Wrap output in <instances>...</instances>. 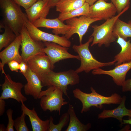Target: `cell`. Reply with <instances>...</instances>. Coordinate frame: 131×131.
<instances>
[{
	"mask_svg": "<svg viewBox=\"0 0 131 131\" xmlns=\"http://www.w3.org/2000/svg\"><path fill=\"white\" fill-rule=\"evenodd\" d=\"M20 6L13 0H0L4 24L8 27L17 36L20 35L28 20Z\"/></svg>",
	"mask_w": 131,
	"mask_h": 131,
	"instance_id": "obj_1",
	"label": "cell"
},
{
	"mask_svg": "<svg viewBox=\"0 0 131 131\" xmlns=\"http://www.w3.org/2000/svg\"><path fill=\"white\" fill-rule=\"evenodd\" d=\"M90 90L91 92L90 93L84 92L78 88L73 91L74 97L82 103L81 113L89 111L93 106L101 109L104 104H119L121 102L122 97L117 93L106 97L98 94L92 87H90Z\"/></svg>",
	"mask_w": 131,
	"mask_h": 131,
	"instance_id": "obj_2",
	"label": "cell"
},
{
	"mask_svg": "<svg viewBox=\"0 0 131 131\" xmlns=\"http://www.w3.org/2000/svg\"><path fill=\"white\" fill-rule=\"evenodd\" d=\"M39 77L43 87L54 86L59 88L69 99L70 98L67 92L68 86L75 85L80 82L78 74L73 69L58 72H55L51 70Z\"/></svg>",
	"mask_w": 131,
	"mask_h": 131,
	"instance_id": "obj_3",
	"label": "cell"
},
{
	"mask_svg": "<svg viewBox=\"0 0 131 131\" xmlns=\"http://www.w3.org/2000/svg\"><path fill=\"white\" fill-rule=\"evenodd\" d=\"M93 37H90L88 41L85 43L79 45H74L72 47L74 51L78 54L81 61L80 66L75 70L78 74L85 72L87 73L94 69L104 66H110L116 62L114 60L111 61L103 62L98 61L94 57L89 49L90 43L92 42Z\"/></svg>",
	"mask_w": 131,
	"mask_h": 131,
	"instance_id": "obj_4",
	"label": "cell"
},
{
	"mask_svg": "<svg viewBox=\"0 0 131 131\" xmlns=\"http://www.w3.org/2000/svg\"><path fill=\"white\" fill-rule=\"evenodd\" d=\"M129 8H126L117 15L106 20L100 25L92 26L93 31L90 36L93 38L91 46L98 44L99 47L103 45L108 47L112 43L116 41L117 38L113 33L114 24L117 19Z\"/></svg>",
	"mask_w": 131,
	"mask_h": 131,
	"instance_id": "obj_5",
	"label": "cell"
},
{
	"mask_svg": "<svg viewBox=\"0 0 131 131\" xmlns=\"http://www.w3.org/2000/svg\"><path fill=\"white\" fill-rule=\"evenodd\" d=\"M63 94L60 88L54 86L49 87L45 90H42L40 102L42 110L44 111L48 110L51 112L57 111L60 115L62 107L68 103L63 98Z\"/></svg>",
	"mask_w": 131,
	"mask_h": 131,
	"instance_id": "obj_6",
	"label": "cell"
},
{
	"mask_svg": "<svg viewBox=\"0 0 131 131\" xmlns=\"http://www.w3.org/2000/svg\"><path fill=\"white\" fill-rule=\"evenodd\" d=\"M22 54L21 56L23 60L27 63L28 60L34 56L42 52L45 47L44 43L42 41H34L28 33L26 26L21 31Z\"/></svg>",
	"mask_w": 131,
	"mask_h": 131,
	"instance_id": "obj_7",
	"label": "cell"
},
{
	"mask_svg": "<svg viewBox=\"0 0 131 131\" xmlns=\"http://www.w3.org/2000/svg\"><path fill=\"white\" fill-rule=\"evenodd\" d=\"M25 26L30 35L35 41L54 42L68 48L71 46V42L65 36H60L58 35L43 32L28 20L26 22Z\"/></svg>",
	"mask_w": 131,
	"mask_h": 131,
	"instance_id": "obj_8",
	"label": "cell"
},
{
	"mask_svg": "<svg viewBox=\"0 0 131 131\" xmlns=\"http://www.w3.org/2000/svg\"><path fill=\"white\" fill-rule=\"evenodd\" d=\"M101 20L99 19L92 18L90 16H85L68 19L66 21V24L72 27L65 36L69 39L73 34L76 33L79 36L80 44H81L83 37L87 32L90 25L95 22Z\"/></svg>",
	"mask_w": 131,
	"mask_h": 131,
	"instance_id": "obj_9",
	"label": "cell"
},
{
	"mask_svg": "<svg viewBox=\"0 0 131 131\" xmlns=\"http://www.w3.org/2000/svg\"><path fill=\"white\" fill-rule=\"evenodd\" d=\"M4 74V82L0 85L2 90L0 99L5 100L11 98L21 103L26 101L27 98L21 92L24 87L23 84L14 81L9 74H7L6 73Z\"/></svg>",
	"mask_w": 131,
	"mask_h": 131,
	"instance_id": "obj_10",
	"label": "cell"
},
{
	"mask_svg": "<svg viewBox=\"0 0 131 131\" xmlns=\"http://www.w3.org/2000/svg\"><path fill=\"white\" fill-rule=\"evenodd\" d=\"M45 47L42 52L48 56L50 61L51 69L54 68L55 64L59 61L65 59L73 58L80 60L78 55H74L68 52V48L63 46L57 43L51 42H43Z\"/></svg>",
	"mask_w": 131,
	"mask_h": 131,
	"instance_id": "obj_11",
	"label": "cell"
},
{
	"mask_svg": "<svg viewBox=\"0 0 131 131\" xmlns=\"http://www.w3.org/2000/svg\"><path fill=\"white\" fill-rule=\"evenodd\" d=\"M21 42V34L17 36L15 40L9 45L0 53V69L2 74H5L4 69L5 65L9 61L15 60L19 63L23 61L22 57L19 53V49Z\"/></svg>",
	"mask_w": 131,
	"mask_h": 131,
	"instance_id": "obj_12",
	"label": "cell"
},
{
	"mask_svg": "<svg viewBox=\"0 0 131 131\" xmlns=\"http://www.w3.org/2000/svg\"><path fill=\"white\" fill-rule=\"evenodd\" d=\"M131 69V61L122 63L108 70L98 68L93 70L92 73L94 75L105 74L110 76L116 85L122 86L126 80L127 73Z\"/></svg>",
	"mask_w": 131,
	"mask_h": 131,
	"instance_id": "obj_13",
	"label": "cell"
},
{
	"mask_svg": "<svg viewBox=\"0 0 131 131\" xmlns=\"http://www.w3.org/2000/svg\"><path fill=\"white\" fill-rule=\"evenodd\" d=\"M117 10L112 2L107 3L104 0H98L90 6V16L106 20L115 16Z\"/></svg>",
	"mask_w": 131,
	"mask_h": 131,
	"instance_id": "obj_14",
	"label": "cell"
},
{
	"mask_svg": "<svg viewBox=\"0 0 131 131\" xmlns=\"http://www.w3.org/2000/svg\"><path fill=\"white\" fill-rule=\"evenodd\" d=\"M27 83L24 86L25 94L32 96L34 99H40L43 87L38 76L29 67L26 73L23 74Z\"/></svg>",
	"mask_w": 131,
	"mask_h": 131,
	"instance_id": "obj_15",
	"label": "cell"
},
{
	"mask_svg": "<svg viewBox=\"0 0 131 131\" xmlns=\"http://www.w3.org/2000/svg\"><path fill=\"white\" fill-rule=\"evenodd\" d=\"M27 63L31 71L38 77L48 73L51 70L50 59L44 52L32 57L28 60Z\"/></svg>",
	"mask_w": 131,
	"mask_h": 131,
	"instance_id": "obj_16",
	"label": "cell"
},
{
	"mask_svg": "<svg viewBox=\"0 0 131 131\" xmlns=\"http://www.w3.org/2000/svg\"><path fill=\"white\" fill-rule=\"evenodd\" d=\"M33 25L37 28L44 27L53 29L54 34L65 35L72 28L70 26L65 24L58 18L54 19L41 18L35 21Z\"/></svg>",
	"mask_w": 131,
	"mask_h": 131,
	"instance_id": "obj_17",
	"label": "cell"
},
{
	"mask_svg": "<svg viewBox=\"0 0 131 131\" xmlns=\"http://www.w3.org/2000/svg\"><path fill=\"white\" fill-rule=\"evenodd\" d=\"M48 2L38 0L29 8L25 10L28 20L33 24L41 18H46L50 8Z\"/></svg>",
	"mask_w": 131,
	"mask_h": 131,
	"instance_id": "obj_18",
	"label": "cell"
},
{
	"mask_svg": "<svg viewBox=\"0 0 131 131\" xmlns=\"http://www.w3.org/2000/svg\"><path fill=\"white\" fill-rule=\"evenodd\" d=\"M126 100V96H123L122 97L121 102L117 108L111 110L104 109L98 115V119L114 118L119 120L120 123V125H122L123 117L127 116L131 117V109H128L125 106Z\"/></svg>",
	"mask_w": 131,
	"mask_h": 131,
	"instance_id": "obj_19",
	"label": "cell"
},
{
	"mask_svg": "<svg viewBox=\"0 0 131 131\" xmlns=\"http://www.w3.org/2000/svg\"><path fill=\"white\" fill-rule=\"evenodd\" d=\"M21 104V111L29 117L32 131H48L49 127V119L45 121L41 120L38 116L34 108L30 109L25 106L24 103H22Z\"/></svg>",
	"mask_w": 131,
	"mask_h": 131,
	"instance_id": "obj_20",
	"label": "cell"
},
{
	"mask_svg": "<svg viewBox=\"0 0 131 131\" xmlns=\"http://www.w3.org/2000/svg\"><path fill=\"white\" fill-rule=\"evenodd\" d=\"M117 43L121 48L120 51L114 57L115 66L122 63L131 61V41H127L119 36H117Z\"/></svg>",
	"mask_w": 131,
	"mask_h": 131,
	"instance_id": "obj_21",
	"label": "cell"
},
{
	"mask_svg": "<svg viewBox=\"0 0 131 131\" xmlns=\"http://www.w3.org/2000/svg\"><path fill=\"white\" fill-rule=\"evenodd\" d=\"M69 115L70 120L68 126L65 131H86L91 127L89 123L85 124L82 123L77 117L73 106L69 104L67 111Z\"/></svg>",
	"mask_w": 131,
	"mask_h": 131,
	"instance_id": "obj_22",
	"label": "cell"
},
{
	"mask_svg": "<svg viewBox=\"0 0 131 131\" xmlns=\"http://www.w3.org/2000/svg\"><path fill=\"white\" fill-rule=\"evenodd\" d=\"M113 33L117 38L118 36L126 40L131 38V20L126 23L118 18L114 24Z\"/></svg>",
	"mask_w": 131,
	"mask_h": 131,
	"instance_id": "obj_23",
	"label": "cell"
},
{
	"mask_svg": "<svg viewBox=\"0 0 131 131\" xmlns=\"http://www.w3.org/2000/svg\"><path fill=\"white\" fill-rule=\"evenodd\" d=\"M85 0H60L56 4V10L60 13L71 11L82 6Z\"/></svg>",
	"mask_w": 131,
	"mask_h": 131,
	"instance_id": "obj_24",
	"label": "cell"
},
{
	"mask_svg": "<svg viewBox=\"0 0 131 131\" xmlns=\"http://www.w3.org/2000/svg\"><path fill=\"white\" fill-rule=\"evenodd\" d=\"M90 7L88 3L85 2L82 6L78 8L67 12L60 13L58 18L63 22L77 16H89Z\"/></svg>",
	"mask_w": 131,
	"mask_h": 131,
	"instance_id": "obj_25",
	"label": "cell"
},
{
	"mask_svg": "<svg viewBox=\"0 0 131 131\" xmlns=\"http://www.w3.org/2000/svg\"><path fill=\"white\" fill-rule=\"evenodd\" d=\"M4 33L0 35V50L6 48L16 39L17 36L7 26L4 25Z\"/></svg>",
	"mask_w": 131,
	"mask_h": 131,
	"instance_id": "obj_26",
	"label": "cell"
},
{
	"mask_svg": "<svg viewBox=\"0 0 131 131\" xmlns=\"http://www.w3.org/2000/svg\"><path fill=\"white\" fill-rule=\"evenodd\" d=\"M70 116L67 112L63 114L61 116L58 123L55 124L53 123V118L51 116L49 119V124L48 131H61L69 122Z\"/></svg>",
	"mask_w": 131,
	"mask_h": 131,
	"instance_id": "obj_27",
	"label": "cell"
},
{
	"mask_svg": "<svg viewBox=\"0 0 131 131\" xmlns=\"http://www.w3.org/2000/svg\"><path fill=\"white\" fill-rule=\"evenodd\" d=\"M26 115L23 112L20 116L14 120V127L17 131H29L25 121Z\"/></svg>",
	"mask_w": 131,
	"mask_h": 131,
	"instance_id": "obj_28",
	"label": "cell"
},
{
	"mask_svg": "<svg viewBox=\"0 0 131 131\" xmlns=\"http://www.w3.org/2000/svg\"><path fill=\"white\" fill-rule=\"evenodd\" d=\"M106 1L110 0L114 5L118 14L128 7H130V0H104Z\"/></svg>",
	"mask_w": 131,
	"mask_h": 131,
	"instance_id": "obj_29",
	"label": "cell"
},
{
	"mask_svg": "<svg viewBox=\"0 0 131 131\" xmlns=\"http://www.w3.org/2000/svg\"><path fill=\"white\" fill-rule=\"evenodd\" d=\"M13 111L11 109H8L6 111V114L8 119V123L6 128V131H14V120L13 119L12 115Z\"/></svg>",
	"mask_w": 131,
	"mask_h": 131,
	"instance_id": "obj_30",
	"label": "cell"
},
{
	"mask_svg": "<svg viewBox=\"0 0 131 131\" xmlns=\"http://www.w3.org/2000/svg\"><path fill=\"white\" fill-rule=\"evenodd\" d=\"M20 6L23 7L25 10L30 7L38 0H13Z\"/></svg>",
	"mask_w": 131,
	"mask_h": 131,
	"instance_id": "obj_31",
	"label": "cell"
},
{
	"mask_svg": "<svg viewBox=\"0 0 131 131\" xmlns=\"http://www.w3.org/2000/svg\"><path fill=\"white\" fill-rule=\"evenodd\" d=\"M7 64L11 71L18 72L19 70L20 63L14 60L11 61Z\"/></svg>",
	"mask_w": 131,
	"mask_h": 131,
	"instance_id": "obj_32",
	"label": "cell"
},
{
	"mask_svg": "<svg viewBox=\"0 0 131 131\" xmlns=\"http://www.w3.org/2000/svg\"><path fill=\"white\" fill-rule=\"evenodd\" d=\"M122 86V91H131V78L126 80Z\"/></svg>",
	"mask_w": 131,
	"mask_h": 131,
	"instance_id": "obj_33",
	"label": "cell"
},
{
	"mask_svg": "<svg viewBox=\"0 0 131 131\" xmlns=\"http://www.w3.org/2000/svg\"><path fill=\"white\" fill-rule=\"evenodd\" d=\"M28 68L27 63L23 61L20 63V72L22 74L25 73Z\"/></svg>",
	"mask_w": 131,
	"mask_h": 131,
	"instance_id": "obj_34",
	"label": "cell"
},
{
	"mask_svg": "<svg viewBox=\"0 0 131 131\" xmlns=\"http://www.w3.org/2000/svg\"><path fill=\"white\" fill-rule=\"evenodd\" d=\"M6 102L4 100L0 99V116H1L4 114Z\"/></svg>",
	"mask_w": 131,
	"mask_h": 131,
	"instance_id": "obj_35",
	"label": "cell"
},
{
	"mask_svg": "<svg viewBox=\"0 0 131 131\" xmlns=\"http://www.w3.org/2000/svg\"><path fill=\"white\" fill-rule=\"evenodd\" d=\"M60 0H49L48 2V4L50 7L55 6L57 3Z\"/></svg>",
	"mask_w": 131,
	"mask_h": 131,
	"instance_id": "obj_36",
	"label": "cell"
},
{
	"mask_svg": "<svg viewBox=\"0 0 131 131\" xmlns=\"http://www.w3.org/2000/svg\"><path fill=\"white\" fill-rule=\"evenodd\" d=\"M123 124H129L131 125V117H129L127 120L123 119ZM128 131H131V130H129Z\"/></svg>",
	"mask_w": 131,
	"mask_h": 131,
	"instance_id": "obj_37",
	"label": "cell"
},
{
	"mask_svg": "<svg viewBox=\"0 0 131 131\" xmlns=\"http://www.w3.org/2000/svg\"><path fill=\"white\" fill-rule=\"evenodd\" d=\"M98 0H85V2L88 3L90 6L93 4L96 1Z\"/></svg>",
	"mask_w": 131,
	"mask_h": 131,
	"instance_id": "obj_38",
	"label": "cell"
},
{
	"mask_svg": "<svg viewBox=\"0 0 131 131\" xmlns=\"http://www.w3.org/2000/svg\"><path fill=\"white\" fill-rule=\"evenodd\" d=\"M6 128L3 124H1L0 125V131H6Z\"/></svg>",
	"mask_w": 131,
	"mask_h": 131,
	"instance_id": "obj_39",
	"label": "cell"
},
{
	"mask_svg": "<svg viewBox=\"0 0 131 131\" xmlns=\"http://www.w3.org/2000/svg\"><path fill=\"white\" fill-rule=\"evenodd\" d=\"M43 1H49V0H42Z\"/></svg>",
	"mask_w": 131,
	"mask_h": 131,
	"instance_id": "obj_40",
	"label": "cell"
}]
</instances>
